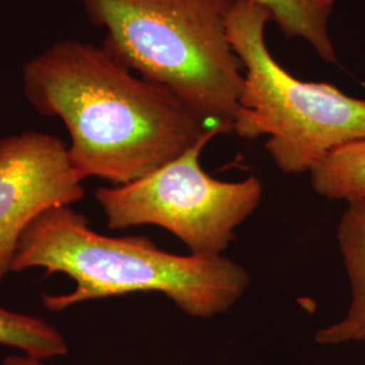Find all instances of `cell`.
<instances>
[{
	"mask_svg": "<svg viewBox=\"0 0 365 365\" xmlns=\"http://www.w3.org/2000/svg\"><path fill=\"white\" fill-rule=\"evenodd\" d=\"M34 268L66 274L76 284L71 292L42 297L51 312L135 292H160L190 317L212 318L229 312L250 284L247 269L225 256H180L158 248L145 235H101L72 206L42 212L21 237L13 272Z\"/></svg>",
	"mask_w": 365,
	"mask_h": 365,
	"instance_id": "cell-2",
	"label": "cell"
},
{
	"mask_svg": "<svg viewBox=\"0 0 365 365\" xmlns=\"http://www.w3.org/2000/svg\"><path fill=\"white\" fill-rule=\"evenodd\" d=\"M318 195L348 203L365 199V140L342 145L310 170Z\"/></svg>",
	"mask_w": 365,
	"mask_h": 365,
	"instance_id": "cell-9",
	"label": "cell"
},
{
	"mask_svg": "<svg viewBox=\"0 0 365 365\" xmlns=\"http://www.w3.org/2000/svg\"><path fill=\"white\" fill-rule=\"evenodd\" d=\"M272 14V21L287 37L304 39L327 63L337 54L329 34V19L336 0H257Z\"/></svg>",
	"mask_w": 365,
	"mask_h": 365,
	"instance_id": "cell-8",
	"label": "cell"
},
{
	"mask_svg": "<svg viewBox=\"0 0 365 365\" xmlns=\"http://www.w3.org/2000/svg\"><path fill=\"white\" fill-rule=\"evenodd\" d=\"M1 365H48L43 363V360L29 356V354H10L7 356Z\"/></svg>",
	"mask_w": 365,
	"mask_h": 365,
	"instance_id": "cell-11",
	"label": "cell"
},
{
	"mask_svg": "<svg viewBox=\"0 0 365 365\" xmlns=\"http://www.w3.org/2000/svg\"><path fill=\"white\" fill-rule=\"evenodd\" d=\"M220 133L211 130L191 149L135 182L95 192L113 230L153 225L176 235L199 257H221L240 225L260 206L262 184L256 176L240 182L214 179L200 156Z\"/></svg>",
	"mask_w": 365,
	"mask_h": 365,
	"instance_id": "cell-5",
	"label": "cell"
},
{
	"mask_svg": "<svg viewBox=\"0 0 365 365\" xmlns=\"http://www.w3.org/2000/svg\"><path fill=\"white\" fill-rule=\"evenodd\" d=\"M339 253L352 288V300L345 317L317 331L322 345L365 342V199L348 203L337 227Z\"/></svg>",
	"mask_w": 365,
	"mask_h": 365,
	"instance_id": "cell-7",
	"label": "cell"
},
{
	"mask_svg": "<svg viewBox=\"0 0 365 365\" xmlns=\"http://www.w3.org/2000/svg\"><path fill=\"white\" fill-rule=\"evenodd\" d=\"M106 48L173 92L205 125L233 131L244 66L229 39L235 0H76Z\"/></svg>",
	"mask_w": 365,
	"mask_h": 365,
	"instance_id": "cell-3",
	"label": "cell"
},
{
	"mask_svg": "<svg viewBox=\"0 0 365 365\" xmlns=\"http://www.w3.org/2000/svg\"><path fill=\"white\" fill-rule=\"evenodd\" d=\"M21 80L31 108L66 125L83 180L135 182L211 131L173 92L134 75L105 45L54 41L27 61Z\"/></svg>",
	"mask_w": 365,
	"mask_h": 365,
	"instance_id": "cell-1",
	"label": "cell"
},
{
	"mask_svg": "<svg viewBox=\"0 0 365 365\" xmlns=\"http://www.w3.org/2000/svg\"><path fill=\"white\" fill-rule=\"evenodd\" d=\"M0 345L49 360L68 353L66 339L52 324L0 306Z\"/></svg>",
	"mask_w": 365,
	"mask_h": 365,
	"instance_id": "cell-10",
	"label": "cell"
},
{
	"mask_svg": "<svg viewBox=\"0 0 365 365\" xmlns=\"http://www.w3.org/2000/svg\"><path fill=\"white\" fill-rule=\"evenodd\" d=\"M83 179L58 137L27 130L0 138V283L21 237L42 212L84 197Z\"/></svg>",
	"mask_w": 365,
	"mask_h": 365,
	"instance_id": "cell-6",
	"label": "cell"
},
{
	"mask_svg": "<svg viewBox=\"0 0 365 365\" xmlns=\"http://www.w3.org/2000/svg\"><path fill=\"white\" fill-rule=\"evenodd\" d=\"M271 19L257 0H235L227 16L229 39L245 69L233 131L247 140L267 135L279 170L310 173L339 146L365 140V101L289 75L267 48Z\"/></svg>",
	"mask_w": 365,
	"mask_h": 365,
	"instance_id": "cell-4",
	"label": "cell"
}]
</instances>
